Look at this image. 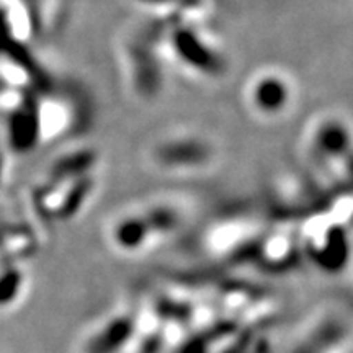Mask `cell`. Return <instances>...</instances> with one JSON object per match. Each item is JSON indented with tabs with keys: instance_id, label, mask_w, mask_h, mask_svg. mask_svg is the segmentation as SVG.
I'll list each match as a JSON object with an SVG mask.
<instances>
[{
	"instance_id": "6da1fadb",
	"label": "cell",
	"mask_w": 353,
	"mask_h": 353,
	"mask_svg": "<svg viewBox=\"0 0 353 353\" xmlns=\"http://www.w3.org/2000/svg\"><path fill=\"white\" fill-rule=\"evenodd\" d=\"M138 322L131 311L117 309L95 322L83 335L81 353H121L136 335Z\"/></svg>"
},
{
	"instance_id": "7a4b0ae2",
	"label": "cell",
	"mask_w": 353,
	"mask_h": 353,
	"mask_svg": "<svg viewBox=\"0 0 353 353\" xmlns=\"http://www.w3.org/2000/svg\"><path fill=\"white\" fill-rule=\"evenodd\" d=\"M107 241L114 252L126 257L145 254L157 245L143 211H130L113 218L107 228Z\"/></svg>"
},
{
	"instance_id": "3957f363",
	"label": "cell",
	"mask_w": 353,
	"mask_h": 353,
	"mask_svg": "<svg viewBox=\"0 0 353 353\" xmlns=\"http://www.w3.org/2000/svg\"><path fill=\"white\" fill-rule=\"evenodd\" d=\"M301 254V241H296L290 234L280 232L259 237L249 263H255L265 272H286L298 263Z\"/></svg>"
},
{
	"instance_id": "277c9868",
	"label": "cell",
	"mask_w": 353,
	"mask_h": 353,
	"mask_svg": "<svg viewBox=\"0 0 353 353\" xmlns=\"http://www.w3.org/2000/svg\"><path fill=\"white\" fill-rule=\"evenodd\" d=\"M288 99V87L278 76L259 77L252 87L254 107L263 113H278L286 107Z\"/></svg>"
}]
</instances>
